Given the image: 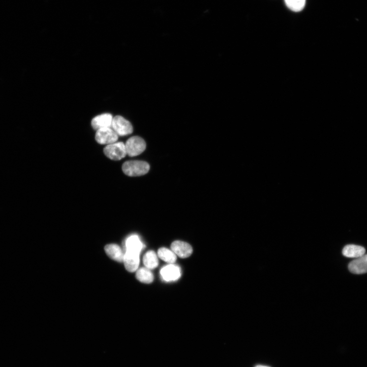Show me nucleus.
<instances>
[{
    "instance_id": "nucleus-11",
    "label": "nucleus",
    "mask_w": 367,
    "mask_h": 367,
    "mask_svg": "<svg viewBox=\"0 0 367 367\" xmlns=\"http://www.w3.org/2000/svg\"><path fill=\"white\" fill-rule=\"evenodd\" d=\"M366 250L364 247L354 245H350L345 246L342 250L343 254L347 258L357 259L364 255Z\"/></svg>"
},
{
    "instance_id": "nucleus-18",
    "label": "nucleus",
    "mask_w": 367,
    "mask_h": 367,
    "mask_svg": "<svg viewBox=\"0 0 367 367\" xmlns=\"http://www.w3.org/2000/svg\"><path fill=\"white\" fill-rule=\"evenodd\" d=\"M255 367H269L264 366H262V365H258V366H255Z\"/></svg>"
},
{
    "instance_id": "nucleus-16",
    "label": "nucleus",
    "mask_w": 367,
    "mask_h": 367,
    "mask_svg": "<svg viewBox=\"0 0 367 367\" xmlns=\"http://www.w3.org/2000/svg\"><path fill=\"white\" fill-rule=\"evenodd\" d=\"M158 255L161 260L170 264H174L177 260V255L175 252L166 248H160Z\"/></svg>"
},
{
    "instance_id": "nucleus-17",
    "label": "nucleus",
    "mask_w": 367,
    "mask_h": 367,
    "mask_svg": "<svg viewBox=\"0 0 367 367\" xmlns=\"http://www.w3.org/2000/svg\"><path fill=\"white\" fill-rule=\"evenodd\" d=\"M287 7L294 12H300L305 8L306 0H285Z\"/></svg>"
},
{
    "instance_id": "nucleus-12",
    "label": "nucleus",
    "mask_w": 367,
    "mask_h": 367,
    "mask_svg": "<svg viewBox=\"0 0 367 367\" xmlns=\"http://www.w3.org/2000/svg\"><path fill=\"white\" fill-rule=\"evenodd\" d=\"M105 250L107 254L113 260L119 262L123 261L124 254L119 245L115 244L108 245L105 246Z\"/></svg>"
},
{
    "instance_id": "nucleus-5",
    "label": "nucleus",
    "mask_w": 367,
    "mask_h": 367,
    "mask_svg": "<svg viewBox=\"0 0 367 367\" xmlns=\"http://www.w3.org/2000/svg\"><path fill=\"white\" fill-rule=\"evenodd\" d=\"M119 135L111 127L101 128L97 131L95 138L101 144L109 145L116 142Z\"/></svg>"
},
{
    "instance_id": "nucleus-6",
    "label": "nucleus",
    "mask_w": 367,
    "mask_h": 367,
    "mask_svg": "<svg viewBox=\"0 0 367 367\" xmlns=\"http://www.w3.org/2000/svg\"><path fill=\"white\" fill-rule=\"evenodd\" d=\"M125 269L130 272L136 271L139 267L140 259L138 253L127 251L124 254L123 261Z\"/></svg>"
},
{
    "instance_id": "nucleus-13",
    "label": "nucleus",
    "mask_w": 367,
    "mask_h": 367,
    "mask_svg": "<svg viewBox=\"0 0 367 367\" xmlns=\"http://www.w3.org/2000/svg\"><path fill=\"white\" fill-rule=\"evenodd\" d=\"M125 247L127 251H130L140 254L143 245L138 236L133 235L128 237L125 241Z\"/></svg>"
},
{
    "instance_id": "nucleus-10",
    "label": "nucleus",
    "mask_w": 367,
    "mask_h": 367,
    "mask_svg": "<svg viewBox=\"0 0 367 367\" xmlns=\"http://www.w3.org/2000/svg\"><path fill=\"white\" fill-rule=\"evenodd\" d=\"M112 115L110 114H104L95 117L91 121V125L96 130L101 129L105 127L112 126L113 121Z\"/></svg>"
},
{
    "instance_id": "nucleus-4",
    "label": "nucleus",
    "mask_w": 367,
    "mask_h": 367,
    "mask_svg": "<svg viewBox=\"0 0 367 367\" xmlns=\"http://www.w3.org/2000/svg\"><path fill=\"white\" fill-rule=\"evenodd\" d=\"M111 127L119 136H121L131 134L133 131L131 122L121 116L114 118Z\"/></svg>"
},
{
    "instance_id": "nucleus-9",
    "label": "nucleus",
    "mask_w": 367,
    "mask_h": 367,
    "mask_svg": "<svg viewBox=\"0 0 367 367\" xmlns=\"http://www.w3.org/2000/svg\"><path fill=\"white\" fill-rule=\"evenodd\" d=\"M348 269L351 272L356 274L367 273V254L351 262L349 264Z\"/></svg>"
},
{
    "instance_id": "nucleus-2",
    "label": "nucleus",
    "mask_w": 367,
    "mask_h": 367,
    "mask_svg": "<svg viewBox=\"0 0 367 367\" xmlns=\"http://www.w3.org/2000/svg\"><path fill=\"white\" fill-rule=\"evenodd\" d=\"M127 155L135 157L142 153L146 149V143L144 139L139 136H133L128 139L125 144Z\"/></svg>"
},
{
    "instance_id": "nucleus-7",
    "label": "nucleus",
    "mask_w": 367,
    "mask_h": 367,
    "mask_svg": "<svg viewBox=\"0 0 367 367\" xmlns=\"http://www.w3.org/2000/svg\"><path fill=\"white\" fill-rule=\"evenodd\" d=\"M180 268L170 264L164 267L161 270V274L164 280L167 282L178 280L181 277Z\"/></svg>"
},
{
    "instance_id": "nucleus-14",
    "label": "nucleus",
    "mask_w": 367,
    "mask_h": 367,
    "mask_svg": "<svg viewBox=\"0 0 367 367\" xmlns=\"http://www.w3.org/2000/svg\"><path fill=\"white\" fill-rule=\"evenodd\" d=\"M136 278L145 284H150L154 281V275L150 270L147 268L139 269L136 272Z\"/></svg>"
},
{
    "instance_id": "nucleus-1",
    "label": "nucleus",
    "mask_w": 367,
    "mask_h": 367,
    "mask_svg": "<svg viewBox=\"0 0 367 367\" xmlns=\"http://www.w3.org/2000/svg\"><path fill=\"white\" fill-rule=\"evenodd\" d=\"M150 169L148 163L142 161H128L122 165V170L126 176L138 177L148 173Z\"/></svg>"
},
{
    "instance_id": "nucleus-8",
    "label": "nucleus",
    "mask_w": 367,
    "mask_h": 367,
    "mask_svg": "<svg viewBox=\"0 0 367 367\" xmlns=\"http://www.w3.org/2000/svg\"><path fill=\"white\" fill-rule=\"evenodd\" d=\"M172 250L182 258H186L190 256L193 252L191 246L181 241H176L171 245Z\"/></svg>"
},
{
    "instance_id": "nucleus-3",
    "label": "nucleus",
    "mask_w": 367,
    "mask_h": 367,
    "mask_svg": "<svg viewBox=\"0 0 367 367\" xmlns=\"http://www.w3.org/2000/svg\"><path fill=\"white\" fill-rule=\"evenodd\" d=\"M105 155L113 160H120L127 155L125 144L122 142L107 145L104 149Z\"/></svg>"
},
{
    "instance_id": "nucleus-15",
    "label": "nucleus",
    "mask_w": 367,
    "mask_h": 367,
    "mask_svg": "<svg viewBox=\"0 0 367 367\" xmlns=\"http://www.w3.org/2000/svg\"><path fill=\"white\" fill-rule=\"evenodd\" d=\"M143 263L149 269L156 268L159 264L156 253L153 251L147 252L143 257Z\"/></svg>"
}]
</instances>
